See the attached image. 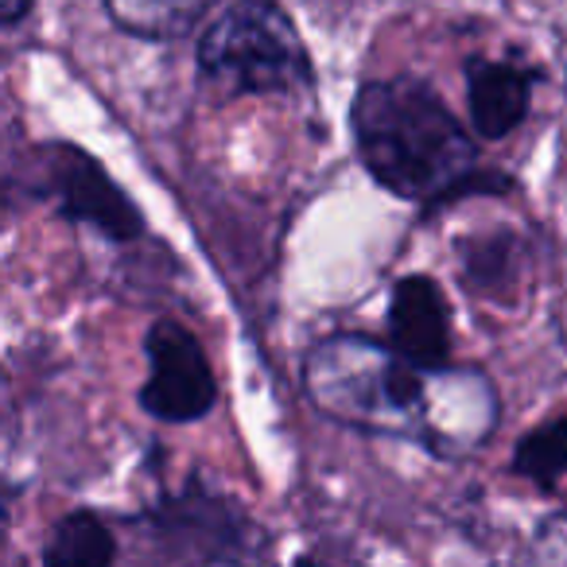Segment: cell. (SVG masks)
Wrapping results in <instances>:
<instances>
[{
    "label": "cell",
    "mask_w": 567,
    "mask_h": 567,
    "mask_svg": "<svg viewBox=\"0 0 567 567\" xmlns=\"http://www.w3.org/2000/svg\"><path fill=\"white\" fill-rule=\"evenodd\" d=\"M303 389L323 416L420 443L443 458L471 455L497 427V393L486 373L420 365L365 334L319 342L303 362Z\"/></svg>",
    "instance_id": "obj_1"
},
{
    "label": "cell",
    "mask_w": 567,
    "mask_h": 567,
    "mask_svg": "<svg viewBox=\"0 0 567 567\" xmlns=\"http://www.w3.org/2000/svg\"><path fill=\"white\" fill-rule=\"evenodd\" d=\"M365 172L409 203H440L478 172L466 125L420 79H378L354 94L350 110Z\"/></svg>",
    "instance_id": "obj_2"
},
{
    "label": "cell",
    "mask_w": 567,
    "mask_h": 567,
    "mask_svg": "<svg viewBox=\"0 0 567 567\" xmlns=\"http://www.w3.org/2000/svg\"><path fill=\"white\" fill-rule=\"evenodd\" d=\"M203 79L218 94H292L311 82V59L292 17L272 0H237L198 43Z\"/></svg>",
    "instance_id": "obj_3"
},
{
    "label": "cell",
    "mask_w": 567,
    "mask_h": 567,
    "mask_svg": "<svg viewBox=\"0 0 567 567\" xmlns=\"http://www.w3.org/2000/svg\"><path fill=\"white\" fill-rule=\"evenodd\" d=\"M218 401V381L206 362V350L187 327L159 319L148 331V381L141 404L148 416L167 424L203 420Z\"/></svg>",
    "instance_id": "obj_4"
},
{
    "label": "cell",
    "mask_w": 567,
    "mask_h": 567,
    "mask_svg": "<svg viewBox=\"0 0 567 567\" xmlns=\"http://www.w3.org/2000/svg\"><path fill=\"white\" fill-rule=\"evenodd\" d=\"M66 152L55 148V164H48L51 183L48 190L59 195L63 210L71 218H86L110 237H133L141 234V214L136 206L110 183V175L97 167V159H86L71 148V164H63Z\"/></svg>",
    "instance_id": "obj_5"
},
{
    "label": "cell",
    "mask_w": 567,
    "mask_h": 567,
    "mask_svg": "<svg viewBox=\"0 0 567 567\" xmlns=\"http://www.w3.org/2000/svg\"><path fill=\"white\" fill-rule=\"evenodd\" d=\"M389 334L401 354L420 365H447L451 358V311L440 284L427 276H409L393 288Z\"/></svg>",
    "instance_id": "obj_6"
},
{
    "label": "cell",
    "mask_w": 567,
    "mask_h": 567,
    "mask_svg": "<svg viewBox=\"0 0 567 567\" xmlns=\"http://www.w3.org/2000/svg\"><path fill=\"white\" fill-rule=\"evenodd\" d=\"M533 74L525 66L474 59L466 66V105H471V128L486 141H502L525 121Z\"/></svg>",
    "instance_id": "obj_7"
},
{
    "label": "cell",
    "mask_w": 567,
    "mask_h": 567,
    "mask_svg": "<svg viewBox=\"0 0 567 567\" xmlns=\"http://www.w3.org/2000/svg\"><path fill=\"white\" fill-rule=\"evenodd\" d=\"M214 0H105L110 20L141 40H175L203 20Z\"/></svg>",
    "instance_id": "obj_8"
},
{
    "label": "cell",
    "mask_w": 567,
    "mask_h": 567,
    "mask_svg": "<svg viewBox=\"0 0 567 567\" xmlns=\"http://www.w3.org/2000/svg\"><path fill=\"white\" fill-rule=\"evenodd\" d=\"M117 556L110 528L94 517V513H71L55 525L43 559L55 567H102Z\"/></svg>",
    "instance_id": "obj_9"
},
{
    "label": "cell",
    "mask_w": 567,
    "mask_h": 567,
    "mask_svg": "<svg viewBox=\"0 0 567 567\" xmlns=\"http://www.w3.org/2000/svg\"><path fill=\"white\" fill-rule=\"evenodd\" d=\"M517 474H525L528 482H536L540 489H551L567 474V420H548L536 432H528L517 443L513 455Z\"/></svg>",
    "instance_id": "obj_10"
},
{
    "label": "cell",
    "mask_w": 567,
    "mask_h": 567,
    "mask_svg": "<svg viewBox=\"0 0 567 567\" xmlns=\"http://www.w3.org/2000/svg\"><path fill=\"white\" fill-rule=\"evenodd\" d=\"M533 559H540V564H567V513H556V517L540 525L533 544Z\"/></svg>",
    "instance_id": "obj_11"
},
{
    "label": "cell",
    "mask_w": 567,
    "mask_h": 567,
    "mask_svg": "<svg viewBox=\"0 0 567 567\" xmlns=\"http://www.w3.org/2000/svg\"><path fill=\"white\" fill-rule=\"evenodd\" d=\"M0 9H4V24H17L32 12V0H0Z\"/></svg>",
    "instance_id": "obj_12"
}]
</instances>
